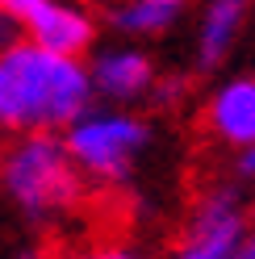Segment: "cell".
Returning a JSON list of instances; mask_svg holds the SVG:
<instances>
[{
  "label": "cell",
  "instance_id": "obj_1",
  "mask_svg": "<svg viewBox=\"0 0 255 259\" xmlns=\"http://www.w3.org/2000/svg\"><path fill=\"white\" fill-rule=\"evenodd\" d=\"M88 105H97V88L84 55H63L34 38L0 51V138L63 134Z\"/></svg>",
  "mask_w": 255,
  "mask_h": 259
},
{
  "label": "cell",
  "instance_id": "obj_2",
  "mask_svg": "<svg viewBox=\"0 0 255 259\" xmlns=\"http://www.w3.org/2000/svg\"><path fill=\"white\" fill-rule=\"evenodd\" d=\"M0 192L25 222L51 226L79 209L88 176L79 171L63 134H21L0 151Z\"/></svg>",
  "mask_w": 255,
  "mask_h": 259
},
{
  "label": "cell",
  "instance_id": "obj_3",
  "mask_svg": "<svg viewBox=\"0 0 255 259\" xmlns=\"http://www.w3.org/2000/svg\"><path fill=\"white\" fill-rule=\"evenodd\" d=\"M67 151L75 155L88 184H125L151 151L155 130L151 121L134 113V105H88L79 117L63 130Z\"/></svg>",
  "mask_w": 255,
  "mask_h": 259
},
{
  "label": "cell",
  "instance_id": "obj_4",
  "mask_svg": "<svg viewBox=\"0 0 255 259\" xmlns=\"http://www.w3.org/2000/svg\"><path fill=\"white\" fill-rule=\"evenodd\" d=\"M247 230H251V205L243 201L238 184H214L197 197L184 238L172 247L167 259H226Z\"/></svg>",
  "mask_w": 255,
  "mask_h": 259
},
{
  "label": "cell",
  "instance_id": "obj_5",
  "mask_svg": "<svg viewBox=\"0 0 255 259\" xmlns=\"http://www.w3.org/2000/svg\"><path fill=\"white\" fill-rule=\"evenodd\" d=\"M21 21L25 38H34L63 55H92L97 51V17L75 0H0Z\"/></svg>",
  "mask_w": 255,
  "mask_h": 259
},
{
  "label": "cell",
  "instance_id": "obj_6",
  "mask_svg": "<svg viewBox=\"0 0 255 259\" xmlns=\"http://www.w3.org/2000/svg\"><path fill=\"white\" fill-rule=\"evenodd\" d=\"M88 71H92L97 101H109V105L151 101L155 84H159V67H155L151 51L138 46V38H125V42H113V46L92 51Z\"/></svg>",
  "mask_w": 255,
  "mask_h": 259
},
{
  "label": "cell",
  "instance_id": "obj_7",
  "mask_svg": "<svg viewBox=\"0 0 255 259\" xmlns=\"http://www.w3.org/2000/svg\"><path fill=\"white\" fill-rule=\"evenodd\" d=\"M255 0H201L193 25V67L201 75L222 71L251 29Z\"/></svg>",
  "mask_w": 255,
  "mask_h": 259
},
{
  "label": "cell",
  "instance_id": "obj_8",
  "mask_svg": "<svg viewBox=\"0 0 255 259\" xmlns=\"http://www.w3.org/2000/svg\"><path fill=\"white\" fill-rule=\"evenodd\" d=\"M205 130L234 155L255 147V71L218 79V88L205 96Z\"/></svg>",
  "mask_w": 255,
  "mask_h": 259
},
{
  "label": "cell",
  "instance_id": "obj_9",
  "mask_svg": "<svg viewBox=\"0 0 255 259\" xmlns=\"http://www.w3.org/2000/svg\"><path fill=\"white\" fill-rule=\"evenodd\" d=\"M193 0H121L109 9V29L121 38H163L172 34Z\"/></svg>",
  "mask_w": 255,
  "mask_h": 259
},
{
  "label": "cell",
  "instance_id": "obj_10",
  "mask_svg": "<svg viewBox=\"0 0 255 259\" xmlns=\"http://www.w3.org/2000/svg\"><path fill=\"white\" fill-rule=\"evenodd\" d=\"M184 92H188V79H184V75H159L151 101H155V105H176Z\"/></svg>",
  "mask_w": 255,
  "mask_h": 259
},
{
  "label": "cell",
  "instance_id": "obj_11",
  "mask_svg": "<svg viewBox=\"0 0 255 259\" xmlns=\"http://www.w3.org/2000/svg\"><path fill=\"white\" fill-rule=\"evenodd\" d=\"M59 259H147V255H138L130 247H84V251H67Z\"/></svg>",
  "mask_w": 255,
  "mask_h": 259
},
{
  "label": "cell",
  "instance_id": "obj_12",
  "mask_svg": "<svg viewBox=\"0 0 255 259\" xmlns=\"http://www.w3.org/2000/svg\"><path fill=\"white\" fill-rule=\"evenodd\" d=\"M17 38H25V29H21V21L13 17V13H9L5 5H0V51H9V46L17 42Z\"/></svg>",
  "mask_w": 255,
  "mask_h": 259
},
{
  "label": "cell",
  "instance_id": "obj_13",
  "mask_svg": "<svg viewBox=\"0 0 255 259\" xmlns=\"http://www.w3.org/2000/svg\"><path fill=\"white\" fill-rule=\"evenodd\" d=\"M226 259H255V222H251V230H247V234L230 247V255H226Z\"/></svg>",
  "mask_w": 255,
  "mask_h": 259
},
{
  "label": "cell",
  "instance_id": "obj_14",
  "mask_svg": "<svg viewBox=\"0 0 255 259\" xmlns=\"http://www.w3.org/2000/svg\"><path fill=\"white\" fill-rule=\"evenodd\" d=\"M238 180H255V147L238 151Z\"/></svg>",
  "mask_w": 255,
  "mask_h": 259
},
{
  "label": "cell",
  "instance_id": "obj_15",
  "mask_svg": "<svg viewBox=\"0 0 255 259\" xmlns=\"http://www.w3.org/2000/svg\"><path fill=\"white\" fill-rule=\"evenodd\" d=\"M17 259H38V255H34V251H21V255H17Z\"/></svg>",
  "mask_w": 255,
  "mask_h": 259
},
{
  "label": "cell",
  "instance_id": "obj_16",
  "mask_svg": "<svg viewBox=\"0 0 255 259\" xmlns=\"http://www.w3.org/2000/svg\"><path fill=\"white\" fill-rule=\"evenodd\" d=\"M251 222H255V197H251Z\"/></svg>",
  "mask_w": 255,
  "mask_h": 259
}]
</instances>
